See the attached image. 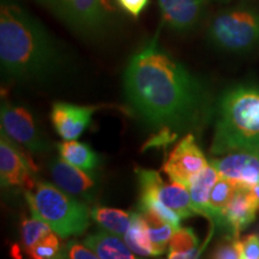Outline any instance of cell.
<instances>
[{"label":"cell","mask_w":259,"mask_h":259,"mask_svg":"<svg viewBox=\"0 0 259 259\" xmlns=\"http://www.w3.org/2000/svg\"><path fill=\"white\" fill-rule=\"evenodd\" d=\"M130 107L149 127L181 132L208 120L211 101L206 85L158 44V35L130 58L122 76Z\"/></svg>","instance_id":"1"},{"label":"cell","mask_w":259,"mask_h":259,"mask_svg":"<svg viewBox=\"0 0 259 259\" xmlns=\"http://www.w3.org/2000/svg\"><path fill=\"white\" fill-rule=\"evenodd\" d=\"M0 63L6 78L22 83L50 82L67 65L60 44L16 0L0 5Z\"/></svg>","instance_id":"2"},{"label":"cell","mask_w":259,"mask_h":259,"mask_svg":"<svg viewBox=\"0 0 259 259\" xmlns=\"http://www.w3.org/2000/svg\"><path fill=\"white\" fill-rule=\"evenodd\" d=\"M236 150H259V88L252 84L228 89L216 107L210 151L221 156Z\"/></svg>","instance_id":"3"},{"label":"cell","mask_w":259,"mask_h":259,"mask_svg":"<svg viewBox=\"0 0 259 259\" xmlns=\"http://www.w3.org/2000/svg\"><path fill=\"white\" fill-rule=\"evenodd\" d=\"M25 199L32 216L46 222L60 238L83 234L93 220L92 209L84 200L65 192L56 184L40 181L31 191H25Z\"/></svg>","instance_id":"4"},{"label":"cell","mask_w":259,"mask_h":259,"mask_svg":"<svg viewBox=\"0 0 259 259\" xmlns=\"http://www.w3.org/2000/svg\"><path fill=\"white\" fill-rule=\"evenodd\" d=\"M209 41L228 53H247L259 46V9L235 5L213 16L208 28Z\"/></svg>","instance_id":"5"},{"label":"cell","mask_w":259,"mask_h":259,"mask_svg":"<svg viewBox=\"0 0 259 259\" xmlns=\"http://www.w3.org/2000/svg\"><path fill=\"white\" fill-rule=\"evenodd\" d=\"M54 15L74 34L88 40L105 36L115 21L112 0H63Z\"/></svg>","instance_id":"6"},{"label":"cell","mask_w":259,"mask_h":259,"mask_svg":"<svg viewBox=\"0 0 259 259\" xmlns=\"http://www.w3.org/2000/svg\"><path fill=\"white\" fill-rule=\"evenodd\" d=\"M136 174L139 184V198L154 197L167 208L176 211L181 219H189L198 215L192 205L187 186L176 181L166 184L156 170L137 168Z\"/></svg>","instance_id":"7"},{"label":"cell","mask_w":259,"mask_h":259,"mask_svg":"<svg viewBox=\"0 0 259 259\" xmlns=\"http://www.w3.org/2000/svg\"><path fill=\"white\" fill-rule=\"evenodd\" d=\"M0 122L3 131L30 153L42 154L48 150L47 141L40 134L31 112L25 107L3 101Z\"/></svg>","instance_id":"8"},{"label":"cell","mask_w":259,"mask_h":259,"mask_svg":"<svg viewBox=\"0 0 259 259\" xmlns=\"http://www.w3.org/2000/svg\"><path fill=\"white\" fill-rule=\"evenodd\" d=\"M205 154L197 144L192 134L186 135L177 147L168 155L162 170L166 173L170 181L180 183L189 187L194 178L209 166Z\"/></svg>","instance_id":"9"},{"label":"cell","mask_w":259,"mask_h":259,"mask_svg":"<svg viewBox=\"0 0 259 259\" xmlns=\"http://www.w3.org/2000/svg\"><path fill=\"white\" fill-rule=\"evenodd\" d=\"M22 145L10 138L2 130L0 132V183L3 187L19 189L34 187L35 167Z\"/></svg>","instance_id":"10"},{"label":"cell","mask_w":259,"mask_h":259,"mask_svg":"<svg viewBox=\"0 0 259 259\" xmlns=\"http://www.w3.org/2000/svg\"><path fill=\"white\" fill-rule=\"evenodd\" d=\"M210 163L226 178L239 185L253 187L259 184V150H236L215 157Z\"/></svg>","instance_id":"11"},{"label":"cell","mask_w":259,"mask_h":259,"mask_svg":"<svg viewBox=\"0 0 259 259\" xmlns=\"http://www.w3.org/2000/svg\"><path fill=\"white\" fill-rule=\"evenodd\" d=\"M162 23L178 34L198 27L205 15L208 0H157Z\"/></svg>","instance_id":"12"},{"label":"cell","mask_w":259,"mask_h":259,"mask_svg":"<svg viewBox=\"0 0 259 259\" xmlns=\"http://www.w3.org/2000/svg\"><path fill=\"white\" fill-rule=\"evenodd\" d=\"M100 108H102V106H79L69 102H56L52 106V124L64 141H72L80 137L89 128L94 113Z\"/></svg>","instance_id":"13"},{"label":"cell","mask_w":259,"mask_h":259,"mask_svg":"<svg viewBox=\"0 0 259 259\" xmlns=\"http://www.w3.org/2000/svg\"><path fill=\"white\" fill-rule=\"evenodd\" d=\"M50 171L54 184L65 192L84 202H90L96 192V183L93 174L73 166L63 157L54 158L50 164Z\"/></svg>","instance_id":"14"},{"label":"cell","mask_w":259,"mask_h":259,"mask_svg":"<svg viewBox=\"0 0 259 259\" xmlns=\"http://www.w3.org/2000/svg\"><path fill=\"white\" fill-rule=\"evenodd\" d=\"M259 211V200L251 187L239 185L227 208L223 211L220 226L226 227L231 234L239 236L254 222Z\"/></svg>","instance_id":"15"},{"label":"cell","mask_w":259,"mask_h":259,"mask_svg":"<svg viewBox=\"0 0 259 259\" xmlns=\"http://www.w3.org/2000/svg\"><path fill=\"white\" fill-rule=\"evenodd\" d=\"M85 244L90 250L95 252L99 259H134L131 248L120 236L113 234L111 232L101 231L94 233L84 239Z\"/></svg>","instance_id":"16"},{"label":"cell","mask_w":259,"mask_h":259,"mask_svg":"<svg viewBox=\"0 0 259 259\" xmlns=\"http://www.w3.org/2000/svg\"><path fill=\"white\" fill-rule=\"evenodd\" d=\"M58 151L60 157H63L65 161L89 174L95 173L100 166V156L93 150L92 147L76 139L65 141L58 144Z\"/></svg>","instance_id":"17"},{"label":"cell","mask_w":259,"mask_h":259,"mask_svg":"<svg viewBox=\"0 0 259 259\" xmlns=\"http://www.w3.org/2000/svg\"><path fill=\"white\" fill-rule=\"evenodd\" d=\"M219 179V171L215 169L211 163H209L208 167L204 168L198 176L191 181L189 185L191 200H192L193 208L198 215L205 218L210 194H211L213 185Z\"/></svg>","instance_id":"18"},{"label":"cell","mask_w":259,"mask_h":259,"mask_svg":"<svg viewBox=\"0 0 259 259\" xmlns=\"http://www.w3.org/2000/svg\"><path fill=\"white\" fill-rule=\"evenodd\" d=\"M238 187L239 184L220 177V179L216 181V184L212 187L211 194H210L205 218L209 219L212 223H215L216 226H220L223 211L232 200Z\"/></svg>","instance_id":"19"},{"label":"cell","mask_w":259,"mask_h":259,"mask_svg":"<svg viewBox=\"0 0 259 259\" xmlns=\"http://www.w3.org/2000/svg\"><path fill=\"white\" fill-rule=\"evenodd\" d=\"M199 239L190 227H179L171 235L168 245V258L189 259L199 257Z\"/></svg>","instance_id":"20"},{"label":"cell","mask_w":259,"mask_h":259,"mask_svg":"<svg viewBox=\"0 0 259 259\" xmlns=\"http://www.w3.org/2000/svg\"><path fill=\"white\" fill-rule=\"evenodd\" d=\"M125 242L139 257H155L153 245L149 238L147 223L141 212H132V221L124 235Z\"/></svg>","instance_id":"21"},{"label":"cell","mask_w":259,"mask_h":259,"mask_svg":"<svg viewBox=\"0 0 259 259\" xmlns=\"http://www.w3.org/2000/svg\"><path fill=\"white\" fill-rule=\"evenodd\" d=\"M92 219L105 231L124 236L131 225L132 212L128 213L119 209L99 205L92 209Z\"/></svg>","instance_id":"22"},{"label":"cell","mask_w":259,"mask_h":259,"mask_svg":"<svg viewBox=\"0 0 259 259\" xmlns=\"http://www.w3.org/2000/svg\"><path fill=\"white\" fill-rule=\"evenodd\" d=\"M141 212V211H139ZM147 223V229L149 238H150L151 245H153V250L155 257L163 254L166 252L169 240L173 235L176 229L170 225H168L157 216L153 215L150 212H141Z\"/></svg>","instance_id":"23"},{"label":"cell","mask_w":259,"mask_h":259,"mask_svg":"<svg viewBox=\"0 0 259 259\" xmlns=\"http://www.w3.org/2000/svg\"><path fill=\"white\" fill-rule=\"evenodd\" d=\"M52 232L53 231H52L51 227L40 219L32 216V219L24 220L21 226V236L22 244H23L25 251L36 245L37 242H40Z\"/></svg>","instance_id":"24"},{"label":"cell","mask_w":259,"mask_h":259,"mask_svg":"<svg viewBox=\"0 0 259 259\" xmlns=\"http://www.w3.org/2000/svg\"><path fill=\"white\" fill-rule=\"evenodd\" d=\"M58 234L52 232L46 238H44L40 242L29 248L27 253L35 259H48V258H59L61 246L58 239Z\"/></svg>","instance_id":"25"},{"label":"cell","mask_w":259,"mask_h":259,"mask_svg":"<svg viewBox=\"0 0 259 259\" xmlns=\"http://www.w3.org/2000/svg\"><path fill=\"white\" fill-rule=\"evenodd\" d=\"M211 257L218 259H242L241 240H239V236L233 234L225 236L216 245Z\"/></svg>","instance_id":"26"},{"label":"cell","mask_w":259,"mask_h":259,"mask_svg":"<svg viewBox=\"0 0 259 259\" xmlns=\"http://www.w3.org/2000/svg\"><path fill=\"white\" fill-rule=\"evenodd\" d=\"M59 258L70 259H99L95 252L87 246L85 244H79L77 241H71L64 247H61Z\"/></svg>","instance_id":"27"},{"label":"cell","mask_w":259,"mask_h":259,"mask_svg":"<svg viewBox=\"0 0 259 259\" xmlns=\"http://www.w3.org/2000/svg\"><path fill=\"white\" fill-rule=\"evenodd\" d=\"M115 3L125 14L137 18L148 6L149 0H115Z\"/></svg>","instance_id":"28"},{"label":"cell","mask_w":259,"mask_h":259,"mask_svg":"<svg viewBox=\"0 0 259 259\" xmlns=\"http://www.w3.org/2000/svg\"><path fill=\"white\" fill-rule=\"evenodd\" d=\"M242 259H259V236L251 234L241 240Z\"/></svg>","instance_id":"29"},{"label":"cell","mask_w":259,"mask_h":259,"mask_svg":"<svg viewBox=\"0 0 259 259\" xmlns=\"http://www.w3.org/2000/svg\"><path fill=\"white\" fill-rule=\"evenodd\" d=\"M35 2L42 6H45V8H47L48 10H51L53 14H56L58 9L60 8L63 0H35Z\"/></svg>","instance_id":"30"},{"label":"cell","mask_w":259,"mask_h":259,"mask_svg":"<svg viewBox=\"0 0 259 259\" xmlns=\"http://www.w3.org/2000/svg\"><path fill=\"white\" fill-rule=\"evenodd\" d=\"M251 189H252V192L254 193V196L257 197V199L259 200V184H258V185L253 186V187H251Z\"/></svg>","instance_id":"31"},{"label":"cell","mask_w":259,"mask_h":259,"mask_svg":"<svg viewBox=\"0 0 259 259\" xmlns=\"http://www.w3.org/2000/svg\"><path fill=\"white\" fill-rule=\"evenodd\" d=\"M219 2H222V3H229V2H233V0H219Z\"/></svg>","instance_id":"32"}]
</instances>
